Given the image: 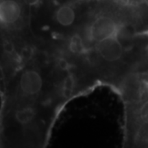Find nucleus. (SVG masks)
Returning <instances> with one entry per match:
<instances>
[{
	"mask_svg": "<svg viewBox=\"0 0 148 148\" xmlns=\"http://www.w3.org/2000/svg\"><path fill=\"white\" fill-rule=\"evenodd\" d=\"M117 33L118 27L116 23L109 16H103L96 18L89 28L90 39L95 42L117 35Z\"/></svg>",
	"mask_w": 148,
	"mask_h": 148,
	"instance_id": "f257e3e1",
	"label": "nucleus"
},
{
	"mask_svg": "<svg viewBox=\"0 0 148 148\" xmlns=\"http://www.w3.org/2000/svg\"><path fill=\"white\" fill-rule=\"evenodd\" d=\"M96 50L101 58L108 62H114L119 60L123 53V49L117 35L97 42Z\"/></svg>",
	"mask_w": 148,
	"mask_h": 148,
	"instance_id": "f03ea898",
	"label": "nucleus"
},
{
	"mask_svg": "<svg viewBox=\"0 0 148 148\" xmlns=\"http://www.w3.org/2000/svg\"><path fill=\"white\" fill-rule=\"evenodd\" d=\"M43 86V80L39 73L35 70H27L20 77V88L27 95H33L39 93Z\"/></svg>",
	"mask_w": 148,
	"mask_h": 148,
	"instance_id": "7ed1b4c3",
	"label": "nucleus"
},
{
	"mask_svg": "<svg viewBox=\"0 0 148 148\" xmlns=\"http://www.w3.org/2000/svg\"><path fill=\"white\" fill-rule=\"evenodd\" d=\"M21 7L15 0H3L0 5V20L4 25H12L19 20Z\"/></svg>",
	"mask_w": 148,
	"mask_h": 148,
	"instance_id": "20e7f679",
	"label": "nucleus"
},
{
	"mask_svg": "<svg viewBox=\"0 0 148 148\" xmlns=\"http://www.w3.org/2000/svg\"><path fill=\"white\" fill-rule=\"evenodd\" d=\"M56 20L60 25L69 27L75 20V12L69 6H63L56 12Z\"/></svg>",
	"mask_w": 148,
	"mask_h": 148,
	"instance_id": "39448f33",
	"label": "nucleus"
},
{
	"mask_svg": "<svg viewBox=\"0 0 148 148\" xmlns=\"http://www.w3.org/2000/svg\"><path fill=\"white\" fill-rule=\"evenodd\" d=\"M36 114V110L33 107H23L16 111L15 119L21 124H27L34 119Z\"/></svg>",
	"mask_w": 148,
	"mask_h": 148,
	"instance_id": "423d86ee",
	"label": "nucleus"
},
{
	"mask_svg": "<svg viewBox=\"0 0 148 148\" xmlns=\"http://www.w3.org/2000/svg\"><path fill=\"white\" fill-rule=\"evenodd\" d=\"M69 50L73 53H82L84 51V44L82 41V39L77 36L75 35L71 38L69 42Z\"/></svg>",
	"mask_w": 148,
	"mask_h": 148,
	"instance_id": "0eeeda50",
	"label": "nucleus"
},
{
	"mask_svg": "<svg viewBox=\"0 0 148 148\" xmlns=\"http://www.w3.org/2000/svg\"><path fill=\"white\" fill-rule=\"evenodd\" d=\"M139 114H140V118L143 121V123H148V101L143 104L142 108L140 109Z\"/></svg>",
	"mask_w": 148,
	"mask_h": 148,
	"instance_id": "6e6552de",
	"label": "nucleus"
},
{
	"mask_svg": "<svg viewBox=\"0 0 148 148\" xmlns=\"http://www.w3.org/2000/svg\"><path fill=\"white\" fill-rule=\"evenodd\" d=\"M73 82L72 78H67L65 80L64 84V93L66 96H69L71 95L72 90H73Z\"/></svg>",
	"mask_w": 148,
	"mask_h": 148,
	"instance_id": "1a4fd4ad",
	"label": "nucleus"
},
{
	"mask_svg": "<svg viewBox=\"0 0 148 148\" xmlns=\"http://www.w3.org/2000/svg\"><path fill=\"white\" fill-rule=\"evenodd\" d=\"M39 2H40V0H27V3L32 6L36 5V4H38Z\"/></svg>",
	"mask_w": 148,
	"mask_h": 148,
	"instance_id": "9d476101",
	"label": "nucleus"
},
{
	"mask_svg": "<svg viewBox=\"0 0 148 148\" xmlns=\"http://www.w3.org/2000/svg\"><path fill=\"white\" fill-rule=\"evenodd\" d=\"M99 1H106V0H99Z\"/></svg>",
	"mask_w": 148,
	"mask_h": 148,
	"instance_id": "9b49d317",
	"label": "nucleus"
}]
</instances>
